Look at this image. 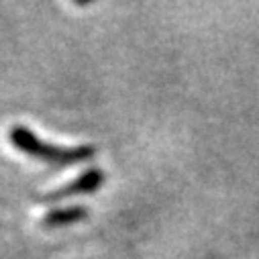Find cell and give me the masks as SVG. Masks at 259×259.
I'll use <instances>...</instances> for the list:
<instances>
[{
    "label": "cell",
    "mask_w": 259,
    "mask_h": 259,
    "mask_svg": "<svg viewBox=\"0 0 259 259\" xmlns=\"http://www.w3.org/2000/svg\"><path fill=\"white\" fill-rule=\"evenodd\" d=\"M11 143L25 155H31L35 159H43L47 163L59 165V167H70L82 161H88L96 155V147L92 145H78V147H61L47 141H41L31 128L23 124H15L9 131Z\"/></svg>",
    "instance_id": "obj_1"
},
{
    "label": "cell",
    "mask_w": 259,
    "mask_h": 259,
    "mask_svg": "<svg viewBox=\"0 0 259 259\" xmlns=\"http://www.w3.org/2000/svg\"><path fill=\"white\" fill-rule=\"evenodd\" d=\"M104 184V171L98 167H92L84 174H80L76 180H72L70 184L61 186L57 190H51L43 196H37L35 200L41 204H51V202H59V200H66L72 196H82V194H92L96 192L100 186Z\"/></svg>",
    "instance_id": "obj_2"
},
{
    "label": "cell",
    "mask_w": 259,
    "mask_h": 259,
    "mask_svg": "<svg viewBox=\"0 0 259 259\" xmlns=\"http://www.w3.org/2000/svg\"><path fill=\"white\" fill-rule=\"evenodd\" d=\"M88 219V208L86 206H66V208H53L41 219V227L45 229H59L76 225Z\"/></svg>",
    "instance_id": "obj_3"
}]
</instances>
